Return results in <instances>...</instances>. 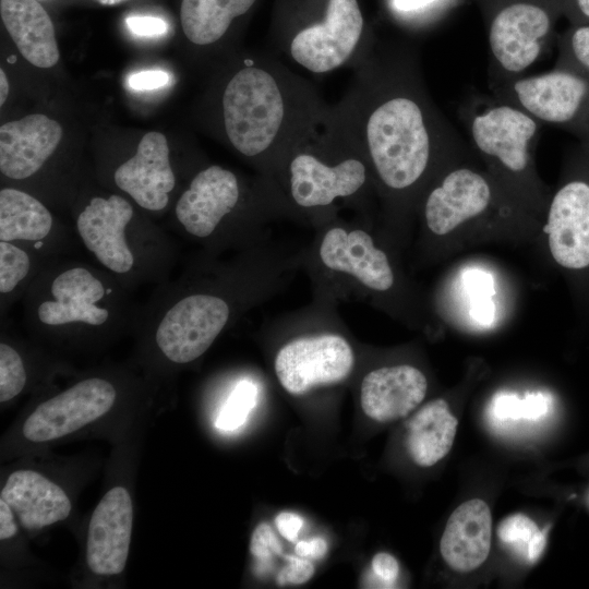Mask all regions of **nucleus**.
I'll use <instances>...</instances> for the list:
<instances>
[{
  "instance_id": "nucleus-1",
  "label": "nucleus",
  "mask_w": 589,
  "mask_h": 589,
  "mask_svg": "<svg viewBox=\"0 0 589 589\" xmlns=\"http://www.w3.org/2000/svg\"><path fill=\"white\" fill-rule=\"evenodd\" d=\"M382 92L366 115L363 137L381 182L402 191L424 176L440 144L458 136L417 88L398 83Z\"/></svg>"
},
{
  "instance_id": "nucleus-2",
  "label": "nucleus",
  "mask_w": 589,
  "mask_h": 589,
  "mask_svg": "<svg viewBox=\"0 0 589 589\" xmlns=\"http://www.w3.org/2000/svg\"><path fill=\"white\" fill-rule=\"evenodd\" d=\"M109 277L79 263L45 272L28 303L31 323L63 332L103 329L119 323L121 297Z\"/></svg>"
},
{
  "instance_id": "nucleus-3",
  "label": "nucleus",
  "mask_w": 589,
  "mask_h": 589,
  "mask_svg": "<svg viewBox=\"0 0 589 589\" xmlns=\"http://www.w3.org/2000/svg\"><path fill=\"white\" fill-rule=\"evenodd\" d=\"M566 0H480L496 82L522 75L542 56Z\"/></svg>"
},
{
  "instance_id": "nucleus-4",
  "label": "nucleus",
  "mask_w": 589,
  "mask_h": 589,
  "mask_svg": "<svg viewBox=\"0 0 589 589\" xmlns=\"http://www.w3.org/2000/svg\"><path fill=\"white\" fill-rule=\"evenodd\" d=\"M287 111L285 91L267 69L247 65L224 91L226 134L232 146L249 157L274 145L285 128Z\"/></svg>"
},
{
  "instance_id": "nucleus-5",
  "label": "nucleus",
  "mask_w": 589,
  "mask_h": 589,
  "mask_svg": "<svg viewBox=\"0 0 589 589\" xmlns=\"http://www.w3.org/2000/svg\"><path fill=\"white\" fill-rule=\"evenodd\" d=\"M495 92L540 123L589 142V77L581 73L555 65L548 72L496 82Z\"/></svg>"
},
{
  "instance_id": "nucleus-6",
  "label": "nucleus",
  "mask_w": 589,
  "mask_h": 589,
  "mask_svg": "<svg viewBox=\"0 0 589 589\" xmlns=\"http://www.w3.org/2000/svg\"><path fill=\"white\" fill-rule=\"evenodd\" d=\"M462 117L468 137L480 155L506 172L526 173L542 123L500 97L469 106Z\"/></svg>"
},
{
  "instance_id": "nucleus-7",
  "label": "nucleus",
  "mask_w": 589,
  "mask_h": 589,
  "mask_svg": "<svg viewBox=\"0 0 589 589\" xmlns=\"http://www.w3.org/2000/svg\"><path fill=\"white\" fill-rule=\"evenodd\" d=\"M231 316V306L221 296L190 292L164 306L154 321V340L170 362L190 363L213 345Z\"/></svg>"
},
{
  "instance_id": "nucleus-8",
  "label": "nucleus",
  "mask_w": 589,
  "mask_h": 589,
  "mask_svg": "<svg viewBox=\"0 0 589 589\" xmlns=\"http://www.w3.org/2000/svg\"><path fill=\"white\" fill-rule=\"evenodd\" d=\"M134 208L123 196H95L79 213L76 232L85 249L112 277L134 278L140 268Z\"/></svg>"
},
{
  "instance_id": "nucleus-9",
  "label": "nucleus",
  "mask_w": 589,
  "mask_h": 589,
  "mask_svg": "<svg viewBox=\"0 0 589 589\" xmlns=\"http://www.w3.org/2000/svg\"><path fill=\"white\" fill-rule=\"evenodd\" d=\"M354 354L337 334L293 339L275 357L276 376L286 392L300 396L317 386L344 381L351 373Z\"/></svg>"
},
{
  "instance_id": "nucleus-10",
  "label": "nucleus",
  "mask_w": 589,
  "mask_h": 589,
  "mask_svg": "<svg viewBox=\"0 0 589 589\" xmlns=\"http://www.w3.org/2000/svg\"><path fill=\"white\" fill-rule=\"evenodd\" d=\"M363 25L357 0H328L324 19L292 37L290 55L310 72L322 74L333 71L352 56Z\"/></svg>"
},
{
  "instance_id": "nucleus-11",
  "label": "nucleus",
  "mask_w": 589,
  "mask_h": 589,
  "mask_svg": "<svg viewBox=\"0 0 589 589\" xmlns=\"http://www.w3.org/2000/svg\"><path fill=\"white\" fill-rule=\"evenodd\" d=\"M117 398L107 380L89 377L41 402L25 420L22 433L32 442L65 436L107 413Z\"/></svg>"
},
{
  "instance_id": "nucleus-12",
  "label": "nucleus",
  "mask_w": 589,
  "mask_h": 589,
  "mask_svg": "<svg viewBox=\"0 0 589 589\" xmlns=\"http://www.w3.org/2000/svg\"><path fill=\"white\" fill-rule=\"evenodd\" d=\"M549 248L554 261L570 271L589 268V179L566 180L548 212Z\"/></svg>"
},
{
  "instance_id": "nucleus-13",
  "label": "nucleus",
  "mask_w": 589,
  "mask_h": 589,
  "mask_svg": "<svg viewBox=\"0 0 589 589\" xmlns=\"http://www.w3.org/2000/svg\"><path fill=\"white\" fill-rule=\"evenodd\" d=\"M133 524V504L123 486H115L93 512L87 533L86 560L100 576L120 574L127 564Z\"/></svg>"
},
{
  "instance_id": "nucleus-14",
  "label": "nucleus",
  "mask_w": 589,
  "mask_h": 589,
  "mask_svg": "<svg viewBox=\"0 0 589 589\" xmlns=\"http://www.w3.org/2000/svg\"><path fill=\"white\" fill-rule=\"evenodd\" d=\"M240 199L233 172L217 165L201 170L180 195L175 212L183 230L195 238L212 236Z\"/></svg>"
},
{
  "instance_id": "nucleus-15",
  "label": "nucleus",
  "mask_w": 589,
  "mask_h": 589,
  "mask_svg": "<svg viewBox=\"0 0 589 589\" xmlns=\"http://www.w3.org/2000/svg\"><path fill=\"white\" fill-rule=\"evenodd\" d=\"M169 153L164 134H144L135 154L116 169L115 183L140 207L149 212L165 209L176 185Z\"/></svg>"
},
{
  "instance_id": "nucleus-16",
  "label": "nucleus",
  "mask_w": 589,
  "mask_h": 589,
  "mask_svg": "<svg viewBox=\"0 0 589 589\" xmlns=\"http://www.w3.org/2000/svg\"><path fill=\"white\" fill-rule=\"evenodd\" d=\"M492 197L491 183L481 172L469 167L454 168L425 199L426 226L435 235H446L485 212Z\"/></svg>"
},
{
  "instance_id": "nucleus-17",
  "label": "nucleus",
  "mask_w": 589,
  "mask_h": 589,
  "mask_svg": "<svg viewBox=\"0 0 589 589\" xmlns=\"http://www.w3.org/2000/svg\"><path fill=\"white\" fill-rule=\"evenodd\" d=\"M62 127L40 113L7 122L0 128V170L23 180L41 169L62 139Z\"/></svg>"
},
{
  "instance_id": "nucleus-18",
  "label": "nucleus",
  "mask_w": 589,
  "mask_h": 589,
  "mask_svg": "<svg viewBox=\"0 0 589 589\" xmlns=\"http://www.w3.org/2000/svg\"><path fill=\"white\" fill-rule=\"evenodd\" d=\"M290 193L302 207L329 205L354 194L365 182L366 169L357 158L327 165L312 154L296 155L289 166Z\"/></svg>"
},
{
  "instance_id": "nucleus-19",
  "label": "nucleus",
  "mask_w": 589,
  "mask_h": 589,
  "mask_svg": "<svg viewBox=\"0 0 589 589\" xmlns=\"http://www.w3.org/2000/svg\"><path fill=\"white\" fill-rule=\"evenodd\" d=\"M318 253L327 268L351 275L372 290L386 291L394 284V273L386 254L363 230L330 228L322 239Z\"/></svg>"
},
{
  "instance_id": "nucleus-20",
  "label": "nucleus",
  "mask_w": 589,
  "mask_h": 589,
  "mask_svg": "<svg viewBox=\"0 0 589 589\" xmlns=\"http://www.w3.org/2000/svg\"><path fill=\"white\" fill-rule=\"evenodd\" d=\"M426 389L424 374L412 365L378 368L362 380L360 404L366 417L387 423L416 409L424 399Z\"/></svg>"
},
{
  "instance_id": "nucleus-21",
  "label": "nucleus",
  "mask_w": 589,
  "mask_h": 589,
  "mask_svg": "<svg viewBox=\"0 0 589 589\" xmlns=\"http://www.w3.org/2000/svg\"><path fill=\"white\" fill-rule=\"evenodd\" d=\"M492 515L481 498L460 504L449 516L443 531L440 551L454 570L469 573L480 567L490 553Z\"/></svg>"
},
{
  "instance_id": "nucleus-22",
  "label": "nucleus",
  "mask_w": 589,
  "mask_h": 589,
  "mask_svg": "<svg viewBox=\"0 0 589 589\" xmlns=\"http://www.w3.org/2000/svg\"><path fill=\"white\" fill-rule=\"evenodd\" d=\"M3 500L28 530L64 520L72 505L65 492L34 470L12 472L1 490Z\"/></svg>"
},
{
  "instance_id": "nucleus-23",
  "label": "nucleus",
  "mask_w": 589,
  "mask_h": 589,
  "mask_svg": "<svg viewBox=\"0 0 589 589\" xmlns=\"http://www.w3.org/2000/svg\"><path fill=\"white\" fill-rule=\"evenodd\" d=\"M2 22L20 53L38 68H51L59 60L55 27L37 0H0Z\"/></svg>"
},
{
  "instance_id": "nucleus-24",
  "label": "nucleus",
  "mask_w": 589,
  "mask_h": 589,
  "mask_svg": "<svg viewBox=\"0 0 589 589\" xmlns=\"http://www.w3.org/2000/svg\"><path fill=\"white\" fill-rule=\"evenodd\" d=\"M49 209L33 195L14 188L0 191V241L41 249L53 235Z\"/></svg>"
},
{
  "instance_id": "nucleus-25",
  "label": "nucleus",
  "mask_w": 589,
  "mask_h": 589,
  "mask_svg": "<svg viewBox=\"0 0 589 589\" xmlns=\"http://www.w3.org/2000/svg\"><path fill=\"white\" fill-rule=\"evenodd\" d=\"M458 420L444 399L424 405L410 419L407 428L406 448L412 461L420 467H431L452 449Z\"/></svg>"
},
{
  "instance_id": "nucleus-26",
  "label": "nucleus",
  "mask_w": 589,
  "mask_h": 589,
  "mask_svg": "<svg viewBox=\"0 0 589 589\" xmlns=\"http://www.w3.org/2000/svg\"><path fill=\"white\" fill-rule=\"evenodd\" d=\"M255 0H182L180 20L185 37L205 46L220 39L231 22L249 11Z\"/></svg>"
},
{
  "instance_id": "nucleus-27",
  "label": "nucleus",
  "mask_w": 589,
  "mask_h": 589,
  "mask_svg": "<svg viewBox=\"0 0 589 589\" xmlns=\"http://www.w3.org/2000/svg\"><path fill=\"white\" fill-rule=\"evenodd\" d=\"M549 526L540 529L524 514L507 516L497 527V537L504 548L521 563L532 565L539 561L548 542Z\"/></svg>"
},
{
  "instance_id": "nucleus-28",
  "label": "nucleus",
  "mask_w": 589,
  "mask_h": 589,
  "mask_svg": "<svg viewBox=\"0 0 589 589\" xmlns=\"http://www.w3.org/2000/svg\"><path fill=\"white\" fill-rule=\"evenodd\" d=\"M33 257L28 249L0 241V293L8 297L14 293L31 276Z\"/></svg>"
},
{
  "instance_id": "nucleus-29",
  "label": "nucleus",
  "mask_w": 589,
  "mask_h": 589,
  "mask_svg": "<svg viewBox=\"0 0 589 589\" xmlns=\"http://www.w3.org/2000/svg\"><path fill=\"white\" fill-rule=\"evenodd\" d=\"M555 65L575 70L589 77V23L570 25L557 39Z\"/></svg>"
},
{
  "instance_id": "nucleus-30",
  "label": "nucleus",
  "mask_w": 589,
  "mask_h": 589,
  "mask_svg": "<svg viewBox=\"0 0 589 589\" xmlns=\"http://www.w3.org/2000/svg\"><path fill=\"white\" fill-rule=\"evenodd\" d=\"M257 387L251 381H241L220 409L215 425L221 431H233L248 419L257 402Z\"/></svg>"
},
{
  "instance_id": "nucleus-31",
  "label": "nucleus",
  "mask_w": 589,
  "mask_h": 589,
  "mask_svg": "<svg viewBox=\"0 0 589 589\" xmlns=\"http://www.w3.org/2000/svg\"><path fill=\"white\" fill-rule=\"evenodd\" d=\"M27 375L21 354L9 344H0V401L17 396L26 384Z\"/></svg>"
},
{
  "instance_id": "nucleus-32",
  "label": "nucleus",
  "mask_w": 589,
  "mask_h": 589,
  "mask_svg": "<svg viewBox=\"0 0 589 589\" xmlns=\"http://www.w3.org/2000/svg\"><path fill=\"white\" fill-rule=\"evenodd\" d=\"M549 405L550 400L540 395H532L522 402L515 396L505 395L497 398V400L495 398L492 411L497 420L522 417L528 420H538L548 412Z\"/></svg>"
},
{
  "instance_id": "nucleus-33",
  "label": "nucleus",
  "mask_w": 589,
  "mask_h": 589,
  "mask_svg": "<svg viewBox=\"0 0 589 589\" xmlns=\"http://www.w3.org/2000/svg\"><path fill=\"white\" fill-rule=\"evenodd\" d=\"M250 552L260 564H265L274 556L283 554L281 542L269 524L261 522L254 528L250 540Z\"/></svg>"
},
{
  "instance_id": "nucleus-34",
  "label": "nucleus",
  "mask_w": 589,
  "mask_h": 589,
  "mask_svg": "<svg viewBox=\"0 0 589 589\" xmlns=\"http://www.w3.org/2000/svg\"><path fill=\"white\" fill-rule=\"evenodd\" d=\"M287 565L277 575V584L302 585L308 582L314 575L315 568L311 560L299 555H286Z\"/></svg>"
},
{
  "instance_id": "nucleus-35",
  "label": "nucleus",
  "mask_w": 589,
  "mask_h": 589,
  "mask_svg": "<svg viewBox=\"0 0 589 589\" xmlns=\"http://www.w3.org/2000/svg\"><path fill=\"white\" fill-rule=\"evenodd\" d=\"M462 284L471 300L493 298L495 294L492 276L480 268H469L462 274Z\"/></svg>"
},
{
  "instance_id": "nucleus-36",
  "label": "nucleus",
  "mask_w": 589,
  "mask_h": 589,
  "mask_svg": "<svg viewBox=\"0 0 589 589\" xmlns=\"http://www.w3.org/2000/svg\"><path fill=\"white\" fill-rule=\"evenodd\" d=\"M125 25L131 33L137 36H159L168 31L166 21L148 15L128 16Z\"/></svg>"
},
{
  "instance_id": "nucleus-37",
  "label": "nucleus",
  "mask_w": 589,
  "mask_h": 589,
  "mask_svg": "<svg viewBox=\"0 0 589 589\" xmlns=\"http://www.w3.org/2000/svg\"><path fill=\"white\" fill-rule=\"evenodd\" d=\"M168 73L161 70H148L133 73L128 77V85L134 91H152L167 85Z\"/></svg>"
},
{
  "instance_id": "nucleus-38",
  "label": "nucleus",
  "mask_w": 589,
  "mask_h": 589,
  "mask_svg": "<svg viewBox=\"0 0 589 589\" xmlns=\"http://www.w3.org/2000/svg\"><path fill=\"white\" fill-rule=\"evenodd\" d=\"M373 574L386 585H393L399 576V563L389 553L375 554L371 563Z\"/></svg>"
},
{
  "instance_id": "nucleus-39",
  "label": "nucleus",
  "mask_w": 589,
  "mask_h": 589,
  "mask_svg": "<svg viewBox=\"0 0 589 589\" xmlns=\"http://www.w3.org/2000/svg\"><path fill=\"white\" fill-rule=\"evenodd\" d=\"M275 525L278 532L288 541H296L301 528L303 518L291 512H281L275 517Z\"/></svg>"
},
{
  "instance_id": "nucleus-40",
  "label": "nucleus",
  "mask_w": 589,
  "mask_h": 589,
  "mask_svg": "<svg viewBox=\"0 0 589 589\" xmlns=\"http://www.w3.org/2000/svg\"><path fill=\"white\" fill-rule=\"evenodd\" d=\"M327 551V542L321 537H313L311 539L299 541L294 546V553L297 555L309 560L323 558Z\"/></svg>"
},
{
  "instance_id": "nucleus-41",
  "label": "nucleus",
  "mask_w": 589,
  "mask_h": 589,
  "mask_svg": "<svg viewBox=\"0 0 589 589\" xmlns=\"http://www.w3.org/2000/svg\"><path fill=\"white\" fill-rule=\"evenodd\" d=\"M471 317L482 326H489L495 318V304L492 298H483L471 301Z\"/></svg>"
},
{
  "instance_id": "nucleus-42",
  "label": "nucleus",
  "mask_w": 589,
  "mask_h": 589,
  "mask_svg": "<svg viewBox=\"0 0 589 589\" xmlns=\"http://www.w3.org/2000/svg\"><path fill=\"white\" fill-rule=\"evenodd\" d=\"M564 16L570 25L589 23V0H566Z\"/></svg>"
},
{
  "instance_id": "nucleus-43",
  "label": "nucleus",
  "mask_w": 589,
  "mask_h": 589,
  "mask_svg": "<svg viewBox=\"0 0 589 589\" xmlns=\"http://www.w3.org/2000/svg\"><path fill=\"white\" fill-rule=\"evenodd\" d=\"M12 508L0 498V539L7 540L17 532Z\"/></svg>"
},
{
  "instance_id": "nucleus-44",
  "label": "nucleus",
  "mask_w": 589,
  "mask_h": 589,
  "mask_svg": "<svg viewBox=\"0 0 589 589\" xmlns=\"http://www.w3.org/2000/svg\"><path fill=\"white\" fill-rule=\"evenodd\" d=\"M438 0H393L394 7L401 12H412L435 3Z\"/></svg>"
},
{
  "instance_id": "nucleus-45",
  "label": "nucleus",
  "mask_w": 589,
  "mask_h": 589,
  "mask_svg": "<svg viewBox=\"0 0 589 589\" xmlns=\"http://www.w3.org/2000/svg\"><path fill=\"white\" fill-rule=\"evenodd\" d=\"M0 105L2 106L9 94V82L2 69H0Z\"/></svg>"
},
{
  "instance_id": "nucleus-46",
  "label": "nucleus",
  "mask_w": 589,
  "mask_h": 589,
  "mask_svg": "<svg viewBox=\"0 0 589 589\" xmlns=\"http://www.w3.org/2000/svg\"><path fill=\"white\" fill-rule=\"evenodd\" d=\"M97 1L98 3L100 4H104V5H116V4H120L127 0H95Z\"/></svg>"
},
{
  "instance_id": "nucleus-47",
  "label": "nucleus",
  "mask_w": 589,
  "mask_h": 589,
  "mask_svg": "<svg viewBox=\"0 0 589 589\" xmlns=\"http://www.w3.org/2000/svg\"><path fill=\"white\" fill-rule=\"evenodd\" d=\"M586 504L589 508V488H588V491H587V494H586Z\"/></svg>"
}]
</instances>
